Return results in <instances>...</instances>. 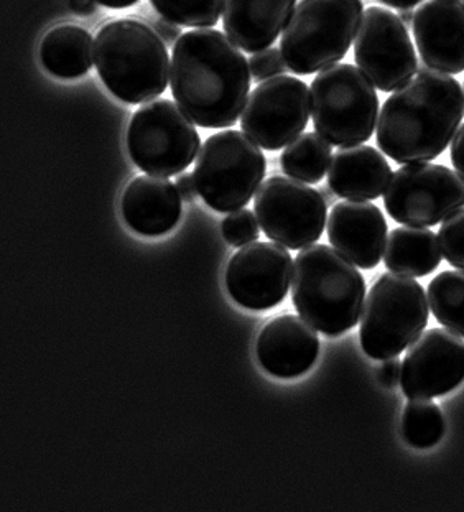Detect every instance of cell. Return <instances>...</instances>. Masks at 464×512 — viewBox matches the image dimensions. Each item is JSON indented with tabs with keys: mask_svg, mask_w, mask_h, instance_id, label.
<instances>
[{
	"mask_svg": "<svg viewBox=\"0 0 464 512\" xmlns=\"http://www.w3.org/2000/svg\"><path fill=\"white\" fill-rule=\"evenodd\" d=\"M251 78L246 56L219 30L196 28L173 45L170 88L196 126H234L251 93Z\"/></svg>",
	"mask_w": 464,
	"mask_h": 512,
	"instance_id": "6da1fadb",
	"label": "cell"
},
{
	"mask_svg": "<svg viewBox=\"0 0 464 512\" xmlns=\"http://www.w3.org/2000/svg\"><path fill=\"white\" fill-rule=\"evenodd\" d=\"M463 119L461 84L422 61L417 75L395 89L382 106L377 117V145L400 165L430 162L453 142Z\"/></svg>",
	"mask_w": 464,
	"mask_h": 512,
	"instance_id": "7a4b0ae2",
	"label": "cell"
},
{
	"mask_svg": "<svg viewBox=\"0 0 464 512\" xmlns=\"http://www.w3.org/2000/svg\"><path fill=\"white\" fill-rule=\"evenodd\" d=\"M366 280L353 262L325 244L303 249L292 272L298 315L326 336H341L361 320Z\"/></svg>",
	"mask_w": 464,
	"mask_h": 512,
	"instance_id": "3957f363",
	"label": "cell"
},
{
	"mask_svg": "<svg viewBox=\"0 0 464 512\" xmlns=\"http://www.w3.org/2000/svg\"><path fill=\"white\" fill-rule=\"evenodd\" d=\"M94 61L106 88L127 104L150 103L170 83L167 45L139 20L104 24L94 40Z\"/></svg>",
	"mask_w": 464,
	"mask_h": 512,
	"instance_id": "277c9868",
	"label": "cell"
},
{
	"mask_svg": "<svg viewBox=\"0 0 464 512\" xmlns=\"http://www.w3.org/2000/svg\"><path fill=\"white\" fill-rule=\"evenodd\" d=\"M361 0H300L282 32L288 70L305 76L343 60L362 19Z\"/></svg>",
	"mask_w": 464,
	"mask_h": 512,
	"instance_id": "5b68a950",
	"label": "cell"
},
{
	"mask_svg": "<svg viewBox=\"0 0 464 512\" xmlns=\"http://www.w3.org/2000/svg\"><path fill=\"white\" fill-rule=\"evenodd\" d=\"M315 132L336 147L371 139L379 116V94L358 66L336 63L321 70L310 86Z\"/></svg>",
	"mask_w": 464,
	"mask_h": 512,
	"instance_id": "8992f818",
	"label": "cell"
},
{
	"mask_svg": "<svg viewBox=\"0 0 464 512\" xmlns=\"http://www.w3.org/2000/svg\"><path fill=\"white\" fill-rule=\"evenodd\" d=\"M428 318L427 294L417 280L395 272L381 275L362 307V350L379 361L397 358L422 335Z\"/></svg>",
	"mask_w": 464,
	"mask_h": 512,
	"instance_id": "52a82bcc",
	"label": "cell"
},
{
	"mask_svg": "<svg viewBox=\"0 0 464 512\" xmlns=\"http://www.w3.org/2000/svg\"><path fill=\"white\" fill-rule=\"evenodd\" d=\"M265 155L241 131L213 134L201 145L195 160L198 195L218 213L246 208L265 177Z\"/></svg>",
	"mask_w": 464,
	"mask_h": 512,
	"instance_id": "ba28073f",
	"label": "cell"
},
{
	"mask_svg": "<svg viewBox=\"0 0 464 512\" xmlns=\"http://www.w3.org/2000/svg\"><path fill=\"white\" fill-rule=\"evenodd\" d=\"M200 134L178 104L155 99L134 112L127 129L130 159L155 177H177L195 162Z\"/></svg>",
	"mask_w": 464,
	"mask_h": 512,
	"instance_id": "9c48e42d",
	"label": "cell"
},
{
	"mask_svg": "<svg viewBox=\"0 0 464 512\" xmlns=\"http://www.w3.org/2000/svg\"><path fill=\"white\" fill-rule=\"evenodd\" d=\"M384 208L405 226H435L464 208V182L458 173L435 163H407L392 172Z\"/></svg>",
	"mask_w": 464,
	"mask_h": 512,
	"instance_id": "30bf717a",
	"label": "cell"
},
{
	"mask_svg": "<svg viewBox=\"0 0 464 512\" xmlns=\"http://www.w3.org/2000/svg\"><path fill=\"white\" fill-rule=\"evenodd\" d=\"M254 213L265 236L292 251L315 244L325 231V198L292 177H272L262 183Z\"/></svg>",
	"mask_w": 464,
	"mask_h": 512,
	"instance_id": "8fae6325",
	"label": "cell"
},
{
	"mask_svg": "<svg viewBox=\"0 0 464 512\" xmlns=\"http://www.w3.org/2000/svg\"><path fill=\"white\" fill-rule=\"evenodd\" d=\"M356 65L382 93H392L417 73V53L407 25L384 7L362 14L354 38Z\"/></svg>",
	"mask_w": 464,
	"mask_h": 512,
	"instance_id": "7c38bea8",
	"label": "cell"
},
{
	"mask_svg": "<svg viewBox=\"0 0 464 512\" xmlns=\"http://www.w3.org/2000/svg\"><path fill=\"white\" fill-rule=\"evenodd\" d=\"M310 116L307 84L295 76H275L249 93L242 132L262 149L280 150L305 131Z\"/></svg>",
	"mask_w": 464,
	"mask_h": 512,
	"instance_id": "4fadbf2b",
	"label": "cell"
},
{
	"mask_svg": "<svg viewBox=\"0 0 464 512\" xmlns=\"http://www.w3.org/2000/svg\"><path fill=\"white\" fill-rule=\"evenodd\" d=\"M293 261L277 243L247 244L232 256L224 282L232 300L249 310H270L287 297Z\"/></svg>",
	"mask_w": 464,
	"mask_h": 512,
	"instance_id": "5bb4252c",
	"label": "cell"
},
{
	"mask_svg": "<svg viewBox=\"0 0 464 512\" xmlns=\"http://www.w3.org/2000/svg\"><path fill=\"white\" fill-rule=\"evenodd\" d=\"M464 381V341L453 331L430 328L409 346L400 386L409 399H433Z\"/></svg>",
	"mask_w": 464,
	"mask_h": 512,
	"instance_id": "9a60e30c",
	"label": "cell"
},
{
	"mask_svg": "<svg viewBox=\"0 0 464 512\" xmlns=\"http://www.w3.org/2000/svg\"><path fill=\"white\" fill-rule=\"evenodd\" d=\"M413 40L428 68L445 75L464 71V4L427 0L413 17Z\"/></svg>",
	"mask_w": 464,
	"mask_h": 512,
	"instance_id": "2e32d148",
	"label": "cell"
},
{
	"mask_svg": "<svg viewBox=\"0 0 464 512\" xmlns=\"http://www.w3.org/2000/svg\"><path fill=\"white\" fill-rule=\"evenodd\" d=\"M328 239L354 266L371 270L381 262L387 244V221L376 205L346 200L328 216Z\"/></svg>",
	"mask_w": 464,
	"mask_h": 512,
	"instance_id": "e0dca14e",
	"label": "cell"
},
{
	"mask_svg": "<svg viewBox=\"0 0 464 512\" xmlns=\"http://www.w3.org/2000/svg\"><path fill=\"white\" fill-rule=\"evenodd\" d=\"M256 353L260 366L275 378H298L313 368L320 338L302 317L282 315L262 328Z\"/></svg>",
	"mask_w": 464,
	"mask_h": 512,
	"instance_id": "ac0fdd59",
	"label": "cell"
},
{
	"mask_svg": "<svg viewBox=\"0 0 464 512\" xmlns=\"http://www.w3.org/2000/svg\"><path fill=\"white\" fill-rule=\"evenodd\" d=\"M181 201L177 185L168 178L142 175L124 191L122 215L135 233L157 238L180 223Z\"/></svg>",
	"mask_w": 464,
	"mask_h": 512,
	"instance_id": "d6986e66",
	"label": "cell"
},
{
	"mask_svg": "<svg viewBox=\"0 0 464 512\" xmlns=\"http://www.w3.org/2000/svg\"><path fill=\"white\" fill-rule=\"evenodd\" d=\"M297 0H224L223 28L242 52L259 53L284 32Z\"/></svg>",
	"mask_w": 464,
	"mask_h": 512,
	"instance_id": "ffe728a7",
	"label": "cell"
},
{
	"mask_svg": "<svg viewBox=\"0 0 464 512\" xmlns=\"http://www.w3.org/2000/svg\"><path fill=\"white\" fill-rule=\"evenodd\" d=\"M390 177L392 168L381 152L369 145H351L331 157L328 187L344 200H377Z\"/></svg>",
	"mask_w": 464,
	"mask_h": 512,
	"instance_id": "44dd1931",
	"label": "cell"
},
{
	"mask_svg": "<svg viewBox=\"0 0 464 512\" xmlns=\"http://www.w3.org/2000/svg\"><path fill=\"white\" fill-rule=\"evenodd\" d=\"M94 40L78 25H58L43 38L40 61L48 73L61 80L88 75L93 66Z\"/></svg>",
	"mask_w": 464,
	"mask_h": 512,
	"instance_id": "7402d4cb",
	"label": "cell"
},
{
	"mask_svg": "<svg viewBox=\"0 0 464 512\" xmlns=\"http://www.w3.org/2000/svg\"><path fill=\"white\" fill-rule=\"evenodd\" d=\"M441 259L438 236L432 229L402 226L387 238L384 262L395 274L427 277L438 269Z\"/></svg>",
	"mask_w": 464,
	"mask_h": 512,
	"instance_id": "603a6c76",
	"label": "cell"
},
{
	"mask_svg": "<svg viewBox=\"0 0 464 512\" xmlns=\"http://www.w3.org/2000/svg\"><path fill=\"white\" fill-rule=\"evenodd\" d=\"M331 163V144L318 132L300 134L282 152L280 167L288 177L316 185L328 173Z\"/></svg>",
	"mask_w": 464,
	"mask_h": 512,
	"instance_id": "cb8c5ba5",
	"label": "cell"
},
{
	"mask_svg": "<svg viewBox=\"0 0 464 512\" xmlns=\"http://www.w3.org/2000/svg\"><path fill=\"white\" fill-rule=\"evenodd\" d=\"M428 305L440 325L464 338V270H445L428 285Z\"/></svg>",
	"mask_w": 464,
	"mask_h": 512,
	"instance_id": "d4e9b609",
	"label": "cell"
},
{
	"mask_svg": "<svg viewBox=\"0 0 464 512\" xmlns=\"http://www.w3.org/2000/svg\"><path fill=\"white\" fill-rule=\"evenodd\" d=\"M400 432L410 447H435L445 435V420L438 405L432 399H410L402 414Z\"/></svg>",
	"mask_w": 464,
	"mask_h": 512,
	"instance_id": "484cf974",
	"label": "cell"
},
{
	"mask_svg": "<svg viewBox=\"0 0 464 512\" xmlns=\"http://www.w3.org/2000/svg\"><path fill=\"white\" fill-rule=\"evenodd\" d=\"M163 19L180 27L209 28L223 15L224 0H150Z\"/></svg>",
	"mask_w": 464,
	"mask_h": 512,
	"instance_id": "4316f807",
	"label": "cell"
},
{
	"mask_svg": "<svg viewBox=\"0 0 464 512\" xmlns=\"http://www.w3.org/2000/svg\"><path fill=\"white\" fill-rule=\"evenodd\" d=\"M437 236L446 262L456 269L464 270V208L443 221Z\"/></svg>",
	"mask_w": 464,
	"mask_h": 512,
	"instance_id": "83f0119b",
	"label": "cell"
},
{
	"mask_svg": "<svg viewBox=\"0 0 464 512\" xmlns=\"http://www.w3.org/2000/svg\"><path fill=\"white\" fill-rule=\"evenodd\" d=\"M260 224L252 211L242 208L226 216L223 221V236L231 246L244 247L259 239Z\"/></svg>",
	"mask_w": 464,
	"mask_h": 512,
	"instance_id": "f1b7e54d",
	"label": "cell"
},
{
	"mask_svg": "<svg viewBox=\"0 0 464 512\" xmlns=\"http://www.w3.org/2000/svg\"><path fill=\"white\" fill-rule=\"evenodd\" d=\"M249 68H251L252 78L257 83L270 80V78H275V76L285 75V71L288 70L282 50L274 47L254 53L249 58Z\"/></svg>",
	"mask_w": 464,
	"mask_h": 512,
	"instance_id": "f546056e",
	"label": "cell"
},
{
	"mask_svg": "<svg viewBox=\"0 0 464 512\" xmlns=\"http://www.w3.org/2000/svg\"><path fill=\"white\" fill-rule=\"evenodd\" d=\"M400 376H402V364H400L399 359H386L377 368V379L387 389H395V387L399 386Z\"/></svg>",
	"mask_w": 464,
	"mask_h": 512,
	"instance_id": "4dcf8cb0",
	"label": "cell"
},
{
	"mask_svg": "<svg viewBox=\"0 0 464 512\" xmlns=\"http://www.w3.org/2000/svg\"><path fill=\"white\" fill-rule=\"evenodd\" d=\"M451 162L455 167L456 173L463 178L464 182V124L453 137V145H451Z\"/></svg>",
	"mask_w": 464,
	"mask_h": 512,
	"instance_id": "1f68e13d",
	"label": "cell"
},
{
	"mask_svg": "<svg viewBox=\"0 0 464 512\" xmlns=\"http://www.w3.org/2000/svg\"><path fill=\"white\" fill-rule=\"evenodd\" d=\"M155 32L158 33V37L162 38L165 45H175V43L180 40L181 28L180 25L173 24L170 20L167 19H158L155 20L154 24Z\"/></svg>",
	"mask_w": 464,
	"mask_h": 512,
	"instance_id": "d6a6232c",
	"label": "cell"
},
{
	"mask_svg": "<svg viewBox=\"0 0 464 512\" xmlns=\"http://www.w3.org/2000/svg\"><path fill=\"white\" fill-rule=\"evenodd\" d=\"M177 190L180 193L181 200L183 201H195L198 196V188H196L195 178L191 173H180L177 175Z\"/></svg>",
	"mask_w": 464,
	"mask_h": 512,
	"instance_id": "836d02e7",
	"label": "cell"
},
{
	"mask_svg": "<svg viewBox=\"0 0 464 512\" xmlns=\"http://www.w3.org/2000/svg\"><path fill=\"white\" fill-rule=\"evenodd\" d=\"M70 5L73 12L88 17V15H93L96 12L98 2L96 0H70Z\"/></svg>",
	"mask_w": 464,
	"mask_h": 512,
	"instance_id": "e575fe53",
	"label": "cell"
},
{
	"mask_svg": "<svg viewBox=\"0 0 464 512\" xmlns=\"http://www.w3.org/2000/svg\"><path fill=\"white\" fill-rule=\"evenodd\" d=\"M381 2L387 7H392V9H413L425 0H381Z\"/></svg>",
	"mask_w": 464,
	"mask_h": 512,
	"instance_id": "d590c367",
	"label": "cell"
},
{
	"mask_svg": "<svg viewBox=\"0 0 464 512\" xmlns=\"http://www.w3.org/2000/svg\"><path fill=\"white\" fill-rule=\"evenodd\" d=\"M96 2L103 7H109V9H127V7L137 4L139 0H96Z\"/></svg>",
	"mask_w": 464,
	"mask_h": 512,
	"instance_id": "8d00e7d4",
	"label": "cell"
},
{
	"mask_svg": "<svg viewBox=\"0 0 464 512\" xmlns=\"http://www.w3.org/2000/svg\"><path fill=\"white\" fill-rule=\"evenodd\" d=\"M400 20L404 22L405 25L413 24V17H415V12L413 9H399Z\"/></svg>",
	"mask_w": 464,
	"mask_h": 512,
	"instance_id": "74e56055",
	"label": "cell"
},
{
	"mask_svg": "<svg viewBox=\"0 0 464 512\" xmlns=\"http://www.w3.org/2000/svg\"><path fill=\"white\" fill-rule=\"evenodd\" d=\"M321 196L325 198V201L333 200V198H335V191L331 190L330 187L323 188V190H321Z\"/></svg>",
	"mask_w": 464,
	"mask_h": 512,
	"instance_id": "f35d334b",
	"label": "cell"
},
{
	"mask_svg": "<svg viewBox=\"0 0 464 512\" xmlns=\"http://www.w3.org/2000/svg\"><path fill=\"white\" fill-rule=\"evenodd\" d=\"M461 2H463V4H464V0H461Z\"/></svg>",
	"mask_w": 464,
	"mask_h": 512,
	"instance_id": "ab89813d",
	"label": "cell"
}]
</instances>
